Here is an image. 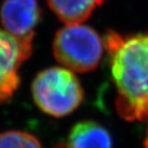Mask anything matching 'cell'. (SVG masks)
Returning <instances> with one entry per match:
<instances>
[{"instance_id":"cell-1","label":"cell","mask_w":148,"mask_h":148,"mask_svg":"<svg viewBox=\"0 0 148 148\" xmlns=\"http://www.w3.org/2000/svg\"><path fill=\"white\" fill-rule=\"evenodd\" d=\"M116 90L115 108L127 121H148V34L104 38Z\"/></svg>"},{"instance_id":"cell-2","label":"cell","mask_w":148,"mask_h":148,"mask_svg":"<svg viewBox=\"0 0 148 148\" xmlns=\"http://www.w3.org/2000/svg\"><path fill=\"white\" fill-rule=\"evenodd\" d=\"M36 106L47 115L64 117L83 101V88L76 75L64 67H51L37 74L32 82Z\"/></svg>"},{"instance_id":"cell-3","label":"cell","mask_w":148,"mask_h":148,"mask_svg":"<svg viewBox=\"0 0 148 148\" xmlns=\"http://www.w3.org/2000/svg\"><path fill=\"white\" fill-rule=\"evenodd\" d=\"M105 49L104 39L92 27L71 24L59 29L53 42L56 60L72 72L86 73L99 66Z\"/></svg>"},{"instance_id":"cell-4","label":"cell","mask_w":148,"mask_h":148,"mask_svg":"<svg viewBox=\"0 0 148 148\" xmlns=\"http://www.w3.org/2000/svg\"><path fill=\"white\" fill-rule=\"evenodd\" d=\"M40 18L41 9L37 0H4L0 8V21L4 31L31 51Z\"/></svg>"},{"instance_id":"cell-5","label":"cell","mask_w":148,"mask_h":148,"mask_svg":"<svg viewBox=\"0 0 148 148\" xmlns=\"http://www.w3.org/2000/svg\"><path fill=\"white\" fill-rule=\"evenodd\" d=\"M31 53L14 37L0 29V104L12 99L18 90L21 82L18 69Z\"/></svg>"},{"instance_id":"cell-6","label":"cell","mask_w":148,"mask_h":148,"mask_svg":"<svg viewBox=\"0 0 148 148\" xmlns=\"http://www.w3.org/2000/svg\"><path fill=\"white\" fill-rule=\"evenodd\" d=\"M67 148H112L109 132L92 120L79 121L71 129Z\"/></svg>"},{"instance_id":"cell-7","label":"cell","mask_w":148,"mask_h":148,"mask_svg":"<svg viewBox=\"0 0 148 148\" xmlns=\"http://www.w3.org/2000/svg\"><path fill=\"white\" fill-rule=\"evenodd\" d=\"M49 8L66 25L82 24L105 0H46Z\"/></svg>"},{"instance_id":"cell-8","label":"cell","mask_w":148,"mask_h":148,"mask_svg":"<svg viewBox=\"0 0 148 148\" xmlns=\"http://www.w3.org/2000/svg\"><path fill=\"white\" fill-rule=\"evenodd\" d=\"M0 148H42L39 140L22 131H7L0 134Z\"/></svg>"},{"instance_id":"cell-9","label":"cell","mask_w":148,"mask_h":148,"mask_svg":"<svg viewBox=\"0 0 148 148\" xmlns=\"http://www.w3.org/2000/svg\"><path fill=\"white\" fill-rule=\"evenodd\" d=\"M144 146H145V148H148V132H147V137L145 139V142H144Z\"/></svg>"}]
</instances>
